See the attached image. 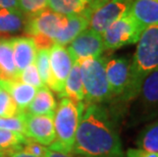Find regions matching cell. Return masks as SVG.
Segmentation results:
<instances>
[{"label": "cell", "instance_id": "obj_1", "mask_svg": "<svg viewBox=\"0 0 158 157\" xmlns=\"http://www.w3.org/2000/svg\"><path fill=\"white\" fill-rule=\"evenodd\" d=\"M72 153L79 157L123 156L118 133L103 106L94 103L85 105Z\"/></svg>", "mask_w": 158, "mask_h": 157}, {"label": "cell", "instance_id": "obj_2", "mask_svg": "<svg viewBox=\"0 0 158 157\" xmlns=\"http://www.w3.org/2000/svg\"><path fill=\"white\" fill-rule=\"evenodd\" d=\"M158 68V25L144 29L137 42V48L131 61V78L129 86L122 96L124 101L135 99L141 86L151 72Z\"/></svg>", "mask_w": 158, "mask_h": 157}, {"label": "cell", "instance_id": "obj_3", "mask_svg": "<svg viewBox=\"0 0 158 157\" xmlns=\"http://www.w3.org/2000/svg\"><path fill=\"white\" fill-rule=\"evenodd\" d=\"M84 101L73 102L66 97H61L54 111V131L55 140L49 149L70 154L73 152V143L78 126L85 108Z\"/></svg>", "mask_w": 158, "mask_h": 157}, {"label": "cell", "instance_id": "obj_4", "mask_svg": "<svg viewBox=\"0 0 158 157\" xmlns=\"http://www.w3.org/2000/svg\"><path fill=\"white\" fill-rule=\"evenodd\" d=\"M105 61L103 57L87 58L79 61L82 81L87 103H100L112 98L111 91L105 72Z\"/></svg>", "mask_w": 158, "mask_h": 157}, {"label": "cell", "instance_id": "obj_5", "mask_svg": "<svg viewBox=\"0 0 158 157\" xmlns=\"http://www.w3.org/2000/svg\"><path fill=\"white\" fill-rule=\"evenodd\" d=\"M144 29L145 28L138 23L131 11H127L120 19L112 23L102 34L104 47L107 50H116L124 46L136 44Z\"/></svg>", "mask_w": 158, "mask_h": 157}, {"label": "cell", "instance_id": "obj_6", "mask_svg": "<svg viewBox=\"0 0 158 157\" xmlns=\"http://www.w3.org/2000/svg\"><path fill=\"white\" fill-rule=\"evenodd\" d=\"M134 0H99L89 19L91 30L103 34L108 27L130 11Z\"/></svg>", "mask_w": 158, "mask_h": 157}, {"label": "cell", "instance_id": "obj_7", "mask_svg": "<svg viewBox=\"0 0 158 157\" xmlns=\"http://www.w3.org/2000/svg\"><path fill=\"white\" fill-rule=\"evenodd\" d=\"M68 16L54 12L50 9L38 13L36 15L28 16L25 33L29 37H46L53 40L65 26Z\"/></svg>", "mask_w": 158, "mask_h": 157}, {"label": "cell", "instance_id": "obj_8", "mask_svg": "<svg viewBox=\"0 0 158 157\" xmlns=\"http://www.w3.org/2000/svg\"><path fill=\"white\" fill-rule=\"evenodd\" d=\"M23 122V135L41 145H51L55 140L54 114H31L19 112Z\"/></svg>", "mask_w": 158, "mask_h": 157}, {"label": "cell", "instance_id": "obj_9", "mask_svg": "<svg viewBox=\"0 0 158 157\" xmlns=\"http://www.w3.org/2000/svg\"><path fill=\"white\" fill-rule=\"evenodd\" d=\"M66 49L73 62H79L87 58L100 57L105 47L101 34L86 29L69 43Z\"/></svg>", "mask_w": 158, "mask_h": 157}, {"label": "cell", "instance_id": "obj_10", "mask_svg": "<svg viewBox=\"0 0 158 157\" xmlns=\"http://www.w3.org/2000/svg\"><path fill=\"white\" fill-rule=\"evenodd\" d=\"M49 58L52 75V82L49 89L60 96L75 62L70 57L68 49L64 46L58 44H54L49 49Z\"/></svg>", "mask_w": 158, "mask_h": 157}, {"label": "cell", "instance_id": "obj_11", "mask_svg": "<svg viewBox=\"0 0 158 157\" xmlns=\"http://www.w3.org/2000/svg\"><path fill=\"white\" fill-rule=\"evenodd\" d=\"M105 72L112 97L123 95L131 78V61L126 57H113L105 61Z\"/></svg>", "mask_w": 158, "mask_h": 157}, {"label": "cell", "instance_id": "obj_12", "mask_svg": "<svg viewBox=\"0 0 158 157\" xmlns=\"http://www.w3.org/2000/svg\"><path fill=\"white\" fill-rule=\"evenodd\" d=\"M140 116L150 118L158 113V68L144 80L140 89Z\"/></svg>", "mask_w": 158, "mask_h": 157}, {"label": "cell", "instance_id": "obj_13", "mask_svg": "<svg viewBox=\"0 0 158 157\" xmlns=\"http://www.w3.org/2000/svg\"><path fill=\"white\" fill-rule=\"evenodd\" d=\"M12 43V53H13V61L19 76L21 72L35 63L37 48L35 43L31 37H15L11 38Z\"/></svg>", "mask_w": 158, "mask_h": 157}, {"label": "cell", "instance_id": "obj_14", "mask_svg": "<svg viewBox=\"0 0 158 157\" xmlns=\"http://www.w3.org/2000/svg\"><path fill=\"white\" fill-rule=\"evenodd\" d=\"M0 88L10 94L19 112L26 111L37 93V89H35L34 87L23 84L19 80L0 81Z\"/></svg>", "mask_w": 158, "mask_h": 157}, {"label": "cell", "instance_id": "obj_15", "mask_svg": "<svg viewBox=\"0 0 158 157\" xmlns=\"http://www.w3.org/2000/svg\"><path fill=\"white\" fill-rule=\"evenodd\" d=\"M98 0H48L49 9L63 15L87 14L90 18Z\"/></svg>", "mask_w": 158, "mask_h": 157}, {"label": "cell", "instance_id": "obj_16", "mask_svg": "<svg viewBox=\"0 0 158 157\" xmlns=\"http://www.w3.org/2000/svg\"><path fill=\"white\" fill-rule=\"evenodd\" d=\"M28 16L19 9H0V39L25 32Z\"/></svg>", "mask_w": 158, "mask_h": 157}, {"label": "cell", "instance_id": "obj_17", "mask_svg": "<svg viewBox=\"0 0 158 157\" xmlns=\"http://www.w3.org/2000/svg\"><path fill=\"white\" fill-rule=\"evenodd\" d=\"M66 16H68L66 24L59 32V34L55 37L54 44L62 46L68 45L77 36L88 29L90 18L87 14H73Z\"/></svg>", "mask_w": 158, "mask_h": 157}, {"label": "cell", "instance_id": "obj_18", "mask_svg": "<svg viewBox=\"0 0 158 157\" xmlns=\"http://www.w3.org/2000/svg\"><path fill=\"white\" fill-rule=\"evenodd\" d=\"M130 11L144 28L158 25V0H134Z\"/></svg>", "mask_w": 158, "mask_h": 157}, {"label": "cell", "instance_id": "obj_19", "mask_svg": "<svg viewBox=\"0 0 158 157\" xmlns=\"http://www.w3.org/2000/svg\"><path fill=\"white\" fill-rule=\"evenodd\" d=\"M19 75L13 61L10 39H0V81H16Z\"/></svg>", "mask_w": 158, "mask_h": 157}, {"label": "cell", "instance_id": "obj_20", "mask_svg": "<svg viewBox=\"0 0 158 157\" xmlns=\"http://www.w3.org/2000/svg\"><path fill=\"white\" fill-rule=\"evenodd\" d=\"M56 109V101L54 99L51 90L44 86L37 91L34 99L30 103L26 112L31 114L42 115V114H54Z\"/></svg>", "mask_w": 158, "mask_h": 157}, {"label": "cell", "instance_id": "obj_21", "mask_svg": "<svg viewBox=\"0 0 158 157\" xmlns=\"http://www.w3.org/2000/svg\"><path fill=\"white\" fill-rule=\"evenodd\" d=\"M60 97H66L77 103L85 100L82 75H81V68L78 62L73 63Z\"/></svg>", "mask_w": 158, "mask_h": 157}, {"label": "cell", "instance_id": "obj_22", "mask_svg": "<svg viewBox=\"0 0 158 157\" xmlns=\"http://www.w3.org/2000/svg\"><path fill=\"white\" fill-rule=\"evenodd\" d=\"M138 149L150 153H158V121L144 128L137 138Z\"/></svg>", "mask_w": 158, "mask_h": 157}, {"label": "cell", "instance_id": "obj_23", "mask_svg": "<svg viewBox=\"0 0 158 157\" xmlns=\"http://www.w3.org/2000/svg\"><path fill=\"white\" fill-rule=\"evenodd\" d=\"M28 138L23 134L0 130V153L21 151Z\"/></svg>", "mask_w": 158, "mask_h": 157}, {"label": "cell", "instance_id": "obj_24", "mask_svg": "<svg viewBox=\"0 0 158 157\" xmlns=\"http://www.w3.org/2000/svg\"><path fill=\"white\" fill-rule=\"evenodd\" d=\"M35 64L37 66V69H38L39 76L41 78L43 85L46 87H50L52 82V75H51V68H50V58H49L48 49L37 50Z\"/></svg>", "mask_w": 158, "mask_h": 157}, {"label": "cell", "instance_id": "obj_25", "mask_svg": "<svg viewBox=\"0 0 158 157\" xmlns=\"http://www.w3.org/2000/svg\"><path fill=\"white\" fill-rule=\"evenodd\" d=\"M18 9L27 16H33L48 9V0H18Z\"/></svg>", "mask_w": 158, "mask_h": 157}, {"label": "cell", "instance_id": "obj_26", "mask_svg": "<svg viewBox=\"0 0 158 157\" xmlns=\"http://www.w3.org/2000/svg\"><path fill=\"white\" fill-rule=\"evenodd\" d=\"M19 113L18 106L10 94L0 88V118H10Z\"/></svg>", "mask_w": 158, "mask_h": 157}, {"label": "cell", "instance_id": "obj_27", "mask_svg": "<svg viewBox=\"0 0 158 157\" xmlns=\"http://www.w3.org/2000/svg\"><path fill=\"white\" fill-rule=\"evenodd\" d=\"M19 81H21L23 84L34 87L37 90L44 87L35 63H32L31 65H29L28 68H26L23 69L19 76Z\"/></svg>", "mask_w": 158, "mask_h": 157}, {"label": "cell", "instance_id": "obj_28", "mask_svg": "<svg viewBox=\"0 0 158 157\" xmlns=\"http://www.w3.org/2000/svg\"><path fill=\"white\" fill-rule=\"evenodd\" d=\"M0 130L16 132L23 135V122L21 113L10 118H0Z\"/></svg>", "mask_w": 158, "mask_h": 157}, {"label": "cell", "instance_id": "obj_29", "mask_svg": "<svg viewBox=\"0 0 158 157\" xmlns=\"http://www.w3.org/2000/svg\"><path fill=\"white\" fill-rule=\"evenodd\" d=\"M21 151L28 153L34 157H48L49 154V148H46L43 145L30 139H28V141L23 144Z\"/></svg>", "mask_w": 158, "mask_h": 157}, {"label": "cell", "instance_id": "obj_30", "mask_svg": "<svg viewBox=\"0 0 158 157\" xmlns=\"http://www.w3.org/2000/svg\"><path fill=\"white\" fill-rule=\"evenodd\" d=\"M127 157H158V153H150L141 149L131 148L127 151Z\"/></svg>", "mask_w": 158, "mask_h": 157}, {"label": "cell", "instance_id": "obj_31", "mask_svg": "<svg viewBox=\"0 0 158 157\" xmlns=\"http://www.w3.org/2000/svg\"><path fill=\"white\" fill-rule=\"evenodd\" d=\"M18 9V0H0V9Z\"/></svg>", "mask_w": 158, "mask_h": 157}, {"label": "cell", "instance_id": "obj_32", "mask_svg": "<svg viewBox=\"0 0 158 157\" xmlns=\"http://www.w3.org/2000/svg\"><path fill=\"white\" fill-rule=\"evenodd\" d=\"M0 157H34L23 151H15V152H2L0 153Z\"/></svg>", "mask_w": 158, "mask_h": 157}, {"label": "cell", "instance_id": "obj_33", "mask_svg": "<svg viewBox=\"0 0 158 157\" xmlns=\"http://www.w3.org/2000/svg\"><path fill=\"white\" fill-rule=\"evenodd\" d=\"M48 157H70V155L68 154V153H63L60 151H54V150L49 149Z\"/></svg>", "mask_w": 158, "mask_h": 157}, {"label": "cell", "instance_id": "obj_34", "mask_svg": "<svg viewBox=\"0 0 158 157\" xmlns=\"http://www.w3.org/2000/svg\"><path fill=\"white\" fill-rule=\"evenodd\" d=\"M120 157H123V156H120Z\"/></svg>", "mask_w": 158, "mask_h": 157}]
</instances>
